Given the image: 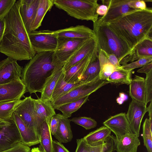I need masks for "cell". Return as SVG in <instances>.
Masks as SVG:
<instances>
[{
    "label": "cell",
    "instance_id": "cell-1",
    "mask_svg": "<svg viewBox=\"0 0 152 152\" xmlns=\"http://www.w3.org/2000/svg\"><path fill=\"white\" fill-rule=\"evenodd\" d=\"M21 1H16L4 17L5 27L0 53L16 61L30 60L35 53L20 14Z\"/></svg>",
    "mask_w": 152,
    "mask_h": 152
},
{
    "label": "cell",
    "instance_id": "cell-2",
    "mask_svg": "<svg viewBox=\"0 0 152 152\" xmlns=\"http://www.w3.org/2000/svg\"><path fill=\"white\" fill-rule=\"evenodd\" d=\"M107 23L132 51L143 39L152 37V9L134 10Z\"/></svg>",
    "mask_w": 152,
    "mask_h": 152
},
{
    "label": "cell",
    "instance_id": "cell-3",
    "mask_svg": "<svg viewBox=\"0 0 152 152\" xmlns=\"http://www.w3.org/2000/svg\"><path fill=\"white\" fill-rule=\"evenodd\" d=\"M54 52L36 53L23 68L20 77L26 92L30 94L42 93L46 79L55 66L53 58Z\"/></svg>",
    "mask_w": 152,
    "mask_h": 152
},
{
    "label": "cell",
    "instance_id": "cell-4",
    "mask_svg": "<svg viewBox=\"0 0 152 152\" xmlns=\"http://www.w3.org/2000/svg\"><path fill=\"white\" fill-rule=\"evenodd\" d=\"M93 31L98 50L115 55L119 62L132 52L126 43L118 37L106 23H93Z\"/></svg>",
    "mask_w": 152,
    "mask_h": 152
},
{
    "label": "cell",
    "instance_id": "cell-5",
    "mask_svg": "<svg viewBox=\"0 0 152 152\" xmlns=\"http://www.w3.org/2000/svg\"><path fill=\"white\" fill-rule=\"evenodd\" d=\"M54 4L78 20L94 23L98 18L96 10L99 5L97 0H54Z\"/></svg>",
    "mask_w": 152,
    "mask_h": 152
},
{
    "label": "cell",
    "instance_id": "cell-6",
    "mask_svg": "<svg viewBox=\"0 0 152 152\" xmlns=\"http://www.w3.org/2000/svg\"><path fill=\"white\" fill-rule=\"evenodd\" d=\"M109 83L99 78V76L93 80L85 83L58 98L51 102L55 109L63 104L72 102L88 96Z\"/></svg>",
    "mask_w": 152,
    "mask_h": 152
},
{
    "label": "cell",
    "instance_id": "cell-7",
    "mask_svg": "<svg viewBox=\"0 0 152 152\" xmlns=\"http://www.w3.org/2000/svg\"><path fill=\"white\" fill-rule=\"evenodd\" d=\"M30 42L35 54L47 51H55L58 38L53 31L48 30L34 31L28 34Z\"/></svg>",
    "mask_w": 152,
    "mask_h": 152
},
{
    "label": "cell",
    "instance_id": "cell-8",
    "mask_svg": "<svg viewBox=\"0 0 152 152\" xmlns=\"http://www.w3.org/2000/svg\"><path fill=\"white\" fill-rule=\"evenodd\" d=\"M88 39L58 38L53 56L55 66H64L75 51Z\"/></svg>",
    "mask_w": 152,
    "mask_h": 152
},
{
    "label": "cell",
    "instance_id": "cell-9",
    "mask_svg": "<svg viewBox=\"0 0 152 152\" xmlns=\"http://www.w3.org/2000/svg\"><path fill=\"white\" fill-rule=\"evenodd\" d=\"M32 99L30 96L22 100L14 112L28 127L35 131L39 135V127L43 121L35 112Z\"/></svg>",
    "mask_w": 152,
    "mask_h": 152
},
{
    "label": "cell",
    "instance_id": "cell-10",
    "mask_svg": "<svg viewBox=\"0 0 152 152\" xmlns=\"http://www.w3.org/2000/svg\"><path fill=\"white\" fill-rule=\"evenodd\" d=\"M147 112L145 104L132 99L126 115L132 133L138 137L141 121Z\"/></svg>",
    "mask_w": 152,
    "mask_h": 152
},
{
    "label": "cell",
    "instance_id": "cell-11",
    "mask_svg": "<svg viewBox=\"0 0 152 152\" xmlns=\"http://www.w3.org/2000/svg\"><path fill=\"white\" fill-rule=\"evenodd\" d=\"M103 4L108 7L106 14L98 18L97 21L107 23L134 9L129 7L130 0H103Z\"/></svg>",
    "mask_w": 152,
    "mask_h": 152
},
{
    "label": "cell",
    "instance_id": "cell-12",
    "mask_svg": "<svg viewBox=\"0 0 152 152\" xmlns=\"http://www.w3.org/2000/svg\"><path fill=\"white\" fill-rule=\"evenodd\" d=\"M26 92L25 86L21 79L0 84V103L20 100Z\"/></svg>",
    "mask_w": 152,
    "mask_h": 152
},
{
    "label": "cell",
    "instance_id": "cell-13",
    "mask_svg": "<svg viewBox=\"0 0 152 152\" xmlns=\"http://www.w3.org/2000/svg\"><path fill=\"white\" fill-rule=\"evenodd\" d=\"M17 61L7 57L0 62V84L20 79L23 67Z\"/></svg>",
    "mask_w": 152,
    "mask_h": 152
},
{
    "label": "cell",
    "instance_id": "cell-14",
    "mask_svg": "<svg viewBox=\"0 0 152 152\" xmlns=\"http://www.w3.org/2000/svg\"><path fill=\"white\" fill-rule=\"evenodd\" d=\"M98 48L64 72V81L68 83H73L81 81L83 75L90 63L98 57Z\"/></svg>",
    "mask_w": 152,
    "mask_h": 152
},
{
    "label": "cell",
    "instance_id": "cell-15",
    "mask_svg": "<svg viewBox=\"0 0 152 152\" xmlns=\"http://www.w3.org/2000/svg\"><path fill=\"white\" fill-rule=\"evenodd\" d=\"M20 142L19 132L12 119L10 125L0 126V152L9 149Z\"/></svg>",
    "mask_w": 152,
    "mask_h": 152
},
{
    "label": "cell",
    "instance_id": "cell-16",
    "mask_svg": "<svg viewBox=\"0 0 152 152\" xmlns=\"http://www.w3.org/2000/svg\"><path fill=\"white\" fill-rule=\"evenodd\" d=\"M98 48L95 36L87 39L73 53L63 66L64 72Z\"/></svg>",
    "mask_w": 152,
    "mask_h": 152
},
{
    "label": "cell",
    "instance_id": "cell-17",
    "mask_svg": "<svg viewBox=\"0 0 152 152\" xmlns=\"http://www.w3.org/2000/svg\"><path fill=\"white\" fill-rule=\"evenodd\" d=\"M57 38L72 39H88L95 36L93 30L84 25H78L53 31Z\"/></svg>",
    "mask_w": 152,
    "mask_h": 152
},
{
    "label": "cell",
    "instance_id": "cell-18",
    "mask_svg": "<svg viewBox=\"0 0 152 152\" xmlns=\"http://www.w3.org/2000/svg\"><path fill=\"white\" fill-rule=\"evenodd\" d=\"M103 124L112 132L116 137L132 133L125 113H121L111 117L105 121Z\"/></svg>",
    "mask_w": 152,
    "mask_h": 152
},
{
    "label": "cell",
    "instance_id": "cell-19",
    "mask_svg": "<svg viewBox=\"0 0 152 152\" xmlns=\"http://www.w3.org/2000/svg\"><path fill=\"white\" fill-rule=\"evenodd\" d=\"M11 118L17 127L21 137V142L23 144L29 147L40 143L38 134L28 127L14 112Z\"/></svg>",
    "mask_w": 152,
    "mask_h": 152
},
{
    "label": "cell",
    "instance_id": "cell-20",
    "mask_svg": "<svg viewBox=\"0 0 152 152\" xmlns=\"http://www.w3.org/2000/svg\"><path fill=\"white\" fill-rule=\"evenodd\" d=\"M152 57V37L146 38L139 43L132 51L119 63L122 65L132 62L139 59Z\"/></svg>",
    "mask_w": 152,
    "mask_h": 152
},
{
    "label": "cell",
    "instance_id": "cell-21",
    "mask_svg": "<svg viewBox=\"0 0 152 152\" xmlns=\"http://www.w3.org/2000/svg\"><path fill=\"white\" fill-rule=\"evenodd\" d=\"M39 0H21L19 13L28 32H30V28L34 19Z\"/></svg>",
    "mask_w": 152,
    "mask_h": 152
},
{
    "label": "cell",
    "instance_id": "cell-22",
    "mask_svg": "<svg viewBox=\"0 0 152 152\" xmlns=\"http://www.w3.org/2000/svg\"><path fill=\"white\" fill-rule=\"evenodd\" d=\"M138 137L132 133L115 137V151L117 152H137L138 147L140 145Z\"/></svg>",
    "mask_w": 152,
    "mask_h": 152
},
{
    "label": "cell",
    "instance_id": "cell-23",
    "mask_svg": "<svg viewBox=\"0 0 152 152\" xmlns=\"http://www.w3.org/2000/svg\"><path fill=\"white\" fill-rule=\"evenodd\" d=\"M56 115L58 119V124L54 136L60 143H66L71 141L73 134L70 120L60 113L56 114Z\"/></svg>",
    "mask_w": 152,
    "mask_h": 152
},
{
    "label": "cell",
    "instance_id": "cell-24",
    "mask_svg": "<svg viewBox=\"0 0 152 152\" xmlns=\"http://www.w3.org/2000/svg\"><path fill=\"white\" fill-rule=\"evenodd\" d=\"M63 66H55L51 74L47 78L41 93L40 99L50 101L56 84L64 72Z\"/></svg>",
    "mask_w": 152,
    "mask_h": 152
},
{
    "label": "cell",
    "instance_id": "cell-25",
    "mask_svg": "<svg viewBox=\"0 0 152 152\" xmlns=\"http://www.w3.org/2000/svg\"><path fill=\"white\" fill-rule=\"evenodd\" d=\"M32 99L34 109L38 116L43 121L50 122L51 118L56 114L51 101L40 98Z\"/></svg>",
    "mask_w": 152,
    "mask_h": 152
},
{
    "label": "cell",
    "instance_id": "cell-26",
    "mask_svg": "<svg viewBox=\"0 0 152 152\" xmlns=\"http://www.w3.org/2000/svg\"><path fill=\"white\" fill-rule=\"evenodd\" d=\"M129 85V95L132 99L145 104V79L135 75Z\"/></svg>",
    "mask_w": 152,
    "mask_h": 152
},
{
    "label": "cell",
    "instance_id": "cell-27",
    "mask_svg": "<svg viewBox=\"0 0 152 152\" xmlns=\"http://www.w3.org/2000/svg\"><path fill=\"white\" fill-rule=\"evenodd\" d=\"M111 132L107 127L103 126L89 133L83 139L91 146H95L103 144Z\"/></svg>",
    "mask_w": 152,
    "mask_h": 152
},
{
    "label": "cell",
    "instance_id": "cell-28",
    "mask_svg": "<svg viewBox=\"0 0 152 152\" xmlns=\"http://www.w3.org/2000/svg\"><path fill=\"white\" fill-rule=\"evenodd\" d=\"M63 72L59 78L53 91L50 101L54 102L58 98L72 90L81 85L84 82L81 81L73 83H68L64 81Z\"/></svg>",
    "mask_w": 152,
    "mask_h": 152
},
{
    "label": "cell",
    "instance_id": "cell-29",
    "mask_svg": "<svg viewBox=\"0 0 152 152\" xmlns=\"http://www.w3.org/2000/svg\"><path fill=\"white\" fill-rule=\"evenodd\" d=\"M54 5V0H39L34 19L31 26V32L36 31L41 26L46 13Z\"/></svg>",
    "mask_w": 152,
    "mask_h": 152
},
{
    "label": "cell",
    "instance_id": "cell-30",
    "mask_svg": "<svg viewBox=\"0 0 152 152\" xmlns=\"http://www.w3.org/2000/svg\"><path fill=\"white\" fill-rule=\"evenodd\" d=\"M49 124L50 122L43 121L39 129L40 144L39 148L45 152H52L53 140Z\"/></svg>",
    "mask_w": 152,
    "mask_h": 152
},
{
    "label": "cell",
    "instance_id": "cell-31",
    "mask_svg": "<svg viewBox=\"0 0 152 152\" xmlns=\"http://www.w3.org/2000/svg\"><path fill=\"white\" fill-rule=\"evenodd\" d=\"M132 71L125 69L122 66L116 68L109 76L107 80L109 83L129 85L132 79Z\"/></svg>",
    "mask_w": 152,
    "mask_h": 152
},
{
    "label": "cell",
    "instance_id": "cell-32",
    "mask_svg": "<svg viewBox=\"0 0 152 152\" xmlns=\"http://www.w3.org/2000/svg\"><path fill=\"white\" fill-rule=\"evenodd\" d=\"M98 50V58L100 67L99 77L101 80H107L112 73L117 68L110 63L102 50Z\"/></svg>",
    "mask_w": 152,
    "mask_h": 152
},
{
    "label": "cell",
    "instance_id": "cell-33",
    "mask_svg": "<svg viewBox=\"0 0 152 152\" xmlns=\"http://www.w3.org/2000/svg\"><path fill=\"white\" fill-rule=\"evenodd\" d=\"M89 96L77 100L69 102L56 107L55 109L61 112L62 115L66 118L71 116L72 114L77 110L88 100Z\"/></svg>",
    "mask_w": 152,
    "mask_h": 152
},
{
    "label": "cell",
    "instance_id": "cell-34",
    "mask_svg": "<svg viewBox=\"0 0 152 152\" xmlns=\"http://www.w3.org/2000/svg\"><path fill=\"white\" fill-rule=\"evenodd\" d=\"M100 67L98 57L93 59L90 63L83 74L81 81L90 82L99 76Z\"/></svg>",
    "mask_w": 152,
    "mask_h": 152
},
{
    "label": "cell",
    "instance_id": "cell-35",
    "mask_svg": "<svg viewBox=\"0 0 152 152\" xmlns=\"http://www.w3.org/2000/svg\"><path fill=\"white\" fill-rule=\"evenodd\" d=\"M21 101L20 99L0 103V119L10 120L16 107Z\"/></svg>",
    "mask_w": 152,
    "mask_h": 152
},
{
    "label": "cell",
    "instance_id": "cell-36",
    "mask_svg": "<svg viewBox=\"0 0 152 152\" xmlns=\"http://www.w3.org/2000/svg\"><path fill=\"white\" fill-rule=\"evenodd\" d=\"M142 137L144 145L148 152H152V129L149 119L146 118L142 126Z\"/></svg>",
    "mask_w": 152,
    "mask_h": 152
},
{
    "label": "cell",
    "instance_id": "cell-37",
    "mask_svg": "<svg viewBox=\"0 0 152 152\" xmlns=\"http://www.w3.org/2000/svg\"><path fill=\"white\" fill-rule=\"evenodd\" d=\"M75 124L80 125L86 130H89L96 127L97 123L94 119L90 117H74L70 120Z\"/></svg>",
    "mask_w": 152,
    "mask_h": 152
},
{
    "label": "cell",
    "instance_id": "cell-38",
    "mask_svg": "<svg viewBox=\"0 0 152 152\" xmlns=\"http://www.w3.org/2000/svg\"><path fill=\"white\" fill-rule=\"evenodd\" d=\"M145 79V102L147 104L152 101V71L146 74Z\"/></svg>",
    "mask_w": 152,
    "mask_h": 152
},
{
    "label": "cell",
    "instance_id": "cell-39",
    "mask_svg": "<svg viewBox=\"0 0 152 152\" xmlns=\"http://www.w3.org/2000/svg\"><path fill=\"white\" fill-rule=\"evenodd\" d=\"M152 62V57H148L139 59L134 61L122 65L123 69L128 70H133L135 69L141 67Z\"/></svg>",
    "mask_w": 152,
    "mask_h": 152
},
{
    "label": "cell",
    "instance_id": "cell-40",
    "mask_svg": "<svg viewBox=\"0 0 152 152\" xmlns=\"http://www.w3.org/2000/svg\"><path fill=\"white\" fill-rule=\"evenodd\" d=\"M16 1V0H0V19L4 18Z\"/></svg>",
    "mask_w": 152,
    "mask_h": 152
},
{
    "label": "cell",
    "instance_id": "cell-41",
    "mask_svg": "<svg viewBox=\"0 0 152 152\" xmlns=\"http://www.w3.org/2000/svg\"><path fill=\"white\" fill-rule=\"evenodd\" d=\"M77 147L75 152H90L91 146L87 144L83 138L77 140Z\"/></svg>",
    "mask_w": 152,
    "mask_h": 152
},
{
    "label": "cell",
    "instance_id": "cell-42",
    "mask_svg": "<svg viewBox=\"0 0 152 152\" xmlns=\"http://www.w3.org/2000/svg\"><path fill=\"white\" fill-rule=\"evenodd\" d=\"M31 151L29 147L20 142L9 149L0 152H31Z\"/></svg>",
    "mask_w": 152,
    "mask_h": 152
},
{
    "label": "cell",
    "instance_id": "cell-43",
    "mask_svg": "<svg viewBox=\"0 0 152 152\" xmlns=\"http://www.w3.org/2000/svg\"><path fill=\"white\" fill-rule=\"evenodd\" d=\"M129 5L130 7L134 10H145L147 8L145 1L130 0Z\"/></svg>",
    "mask_w": 152,
    "mask_h": 152
},
{
    "label": "cell",
    "instance_id": "cell-44",
    "mask_svg": "<svg viewBox=\"0 0 152 152\" xmlns=\"http://www.w3.org/2000/svg\"><path fill=\"white\" fill-rule=\"evenodd\" d=\"M52 152H69L64 146L58 141L53 140Z\"/></svg>",
    "mask_w": 152,
    "mask_h": 152
},
{
    "label": "cell",
    "instance_id": "cell-45",
    "mask_svg": "<svg viewBox=\"0 0 152 152\" xmlns=\"http://www.w3.org/2000/svg\"><path fill=\"white\" fill-rule=\"evenodd\" d=\"M58 124V119L56 115L51 118L49 124L51 134L54 135L57 131Z\"/></svg>",
    "mask_w": 152,
    "mask_h": 152
},
{
    "label": "cell",
    "instance_id": "cell-46",
    "mask_svg": "<svg viewBox=\"0 0 152 152\" xmlns=\"http://www.w3.org/2000/svg\"><path fill=\"white\" fill-rule=\"evenodd\" d=\"M102 51L106 57L111 64L116 68L121 67V65L119 63L118 59L115 55L113 54L107 53L103 50Z\"/></svg>",
    "mask_w": 152,
    "mask_h": 152
},
{
    "label": "cell",
    "instance_id": "cell-47",
    "mask_svg": "<svg viewBox=\"0 0 152 152\" xmlns=\"http://www.w3.org/2000/svg\"><path fill=\"white\" fill-rule=\"evenodd\" d=\"M152 71V62L142 66L137 71V72L145 74Z\"/></svg>",
    "mask_w": 152,
    "mask_h": 152
},
{
    "label": "cell",
    "instance_id": "cell-48",
    "mask_svg": "<svg viewBox=\"0 0 152 152\" xmlns=\"http://www.w3.org/2000/svg\"><path fill=\"white\" fill-rule=\"evenodd\" d=\"M108 10V7L104 5H99L97 8L96 12L98 15L102 16L104 15Z\"/></svg>",
    "mask_w": 152,
    "mask_h": 152
},
{
    "label": "cell",
    "instance_id": "cell-49",
    "mask_svg": "<svg viewBox=\"0 0 152 152\" xmlns=\"http://www.w3.org/2000/svg\"><path fill=\"white\" fill-rule=\"evenodd\" d=\"M5 27L4 18L0 19V42L3 37Z\"/></svg>",
    "mask_w": 152,
    "mask_h": 152
},
{
    "label": "cell",
    "instance_id": "cell-50",
    "mask_svg": "<svg viewBox=\"0 0 152 152\" xmlns=\"http://www.w3.org/2000/svg\"><path fill=\"white\" fill-rule=\"evenodd\" d=\"M119 96L117 98L116 101L117 103L120 105L122 104L128 98L127 96L123 93H120Z\"/></svg>",
    "mask_w": 152,
    "mask_h": 152
},
{
    "label": "cell",
    "instance_id": "cell-51",
    "mask_svg": "<svg viewBox=\"0 0 152 152\" xmlns=\"http://www.w3.org/2000/svg\"><path fill=\"white\" fill-rule=\"evenodd\" d=\"M104 143L102 145L92 147L90 152H104Z\"/></svg>",
    "mask_w": 152,
    "mask_h": 152
},
{
    "label": "cell",
    "instance_id": "cell-52",
    "mask_svg": "<svg viewBox=\"0 0 152 152\" xmlns=\"http://www.w3.org/2000/svg\"><path fill=\"white\" fill-rule=\"evenodd\" d=\"M147 112L148 113L149 120L151 128L152 129V101L150 102L148 106L147 107Z\"/></svg>",
    "mask_w": 152,
    "mask_h": 152
},
{
    "label": "cell",
    "instance_id": "cell-53",
    "mask_svg": "<svg viewBox=\"0 0 152 152\" xmlns=\"http://www.w3.org/2000/svg\"><path fill=\"white\" fill-rule=\"evenodd\" d=\"M12 119L9 121H6L0 119V126H9L11 124Z\"/></svg>",
    "mask_w": 152,
    "mask_h": 152
},
{
    "label": "cell",
    "instance_id": "cell-54",
    "mask_svg": "<svg viewBox=\"0 0 152 152\" xmlns=\"http://www.w3.org/2000/svg\"><path fill=\"white\" fill-rule=\"evenodd\" d=\"M31 152H41L39 148H32L31 151Z\"/></svg>",
    "mask_w": 152,
    "mask_h": 152
},
{
    "label": "cell",
    "instance_id": "cell-55",
    "mask_svg": "<svg viewBox=\"0 0 152 152\" xmlns=\"http://www.w3.org/2000/svg\"><path fill=\"white\" fill-rule=\"evenodd\" d=\"M39 149L41 151V152H45L43 151L42 150V149Z\"/></svg>",
    "mask_w": 152,
    "mask_h": 152
}]
</instances>
